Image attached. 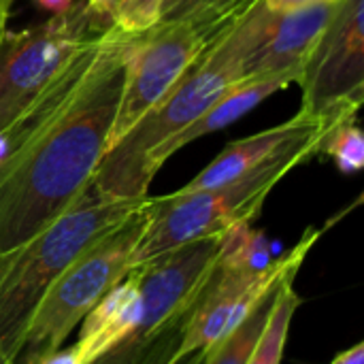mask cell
Here are the masks:
<instances>
[{"mask_svg":"<svg viewBox=\"0 0 364 364\" xmlns=\"http://www.w3.org/2000/svg\"><path fill=\"white\" fill-rule=\"evenodd\" d=\"M290 273H299V271H288L282 279H277L273 284V288L256 303V307L224 337L220 339L209 352H207V358L205 364H247L267 322H269V316H271V309L277 301V294H279V288H282V282L290 275Z\"/></svg>","mask_w":364,"mask_h":364,"instance_id":"cell-16","label":"cell"},{"mask_svg":"<svg viewBox=\"0 0 364 364\" xmlns=\"http://www.w3.org/2000/svg\"><path fill=\"white\" fill-rule=\"evenodd\" d=\"M145 203L107 198L87 190L47 228L0 254V350L15 360L36 305L47 288L98 239Z\"/></svg>","mask_w":364,"mask_h":364,"instance_id":"cell-3","label":"cell"},{"mask_svg":"<svg viewBox=\"0 0 364 364\" xmlns=\"http://www.w3.org/2000/svg\"><path fill=\"white\" fill-rule=\"evenodd\" d=\"M134 36L111 26L87 36L0 132V254L47 228L92 183L109 147Z\"/></svg>","mask_w":364,"mask_h":364,"instance_id":"cell-1","label":"cell"},{"mask_svg":"<svg viewBox=\"0 0 364 364\" xmlns=\"http://www.w3.org/2000/svg\"><path fill=\"white\" fill-rule=\"evenodd\" d=\"M299 83L301 111L328 124L356 117L364 102V0L339 2Z\"/></svg>","mask_w":364,"mask_h":364,"instance_id":"cell-8","label":"cell"},{"mask_svg":"<svg viewBox=\"0 0 364 364\" xmlns=\"http://www.w3.org/2000/svg\"><path fill=\"white\" fill-rule=\"evenodd\" d=\"M0 364H15L11 358H6L4 354H2V350H0Z\"/></svg>","mask_w":364,"mask_h":364,"instance_id":"cell-28","label":"cell"},{"mask_svg":"<svg viewBox=\"0 0 364 364\" xmlns=\"http://www.w3.org/2000/svg\"><path fill=\"white\" fill-rule=\"evenodd\" d=\"M264 6L273 13H284V11H294L301 6H309V4H318V2H326V0H262Z\"/></svg>","mask_w":364,"mask_h":364,"instance_id":"cell-23","label":"cell"},{"mask_svg":"<svg viewBox=\"0 0 364 364\" xmlns=\"http://www.w3.org/2000/svg\"><path fill=\"white\" fill-rule=\"evenodd\" d=\"M11 2H13V0H9V4H11Z\"/></svg>","mask_w":364,"mask_h":364,"instance_id":"cell-29","label":"cell"},{"mask_svg":"<svg viewBox=\"0 0 364 364\" xmlns=\"http://www.w3.org/2000/svg\"><path fill=\"white\" fill-rule=\"evenodd\" d=\"M141 316L139 279L130 269L128 275L115 284L83 318L77 339V350L83 364L94 363L105 352L115 348Z\"/></svg>","mask_w":364,"mask_h":364,"instance_id":"cell-14","label":"cell"},{"mask_svg":"<svg viewBox=\"0 0 364 364\" xmlns=\"http://www.w3.org/2000/svg\"><path fill=\"white\" fill-rule=\"evenodd\" d=\"M256 0H164L158 23H188L207 41L220 36Z\"/></svg>","mask_w":364,"mask_h":364,"instance_id":"cell-15","label":"cell"},{"mask_svg":"<svg viewBox=\"0 0 364 364\" xmlns=\"http://www.w3.org/2000/svg\"><path fill=\"white\" fill-rule=\"evenodd\" d=\"M38 4H41V9L49 11L51 15H58V13L68 11L75 4V0H38Z\"/></svg>","mask_w":364,"mask_h":364,"instance_id":"cell-25","label":"cell"},{"mask_svg":"<svg viewBox=\"0 0 364 364\" xmlns=\"http://www.w3.org/2000/svg\"><path fill=\"white\" fill-rule=\"evenodd\" d=\"M301 77H303L301 70H290V73H279V75H271V77H256V79H243V81L232 83L205 113H200L186 130H181L175 139H171L158 151V156H156L158 171L164 166V162L173 154H177L188 143L235 124L239 117H243L245 113L256 109L264 98L273 96L275 92L288 87L294 81H301Z\"/></svg>","mask_w":364,"mask_h":364,"instance_id":"cell-13","label":"cell"},{"mask_svg":"<svg viewBox=\"0 0 364 364\" xmlns=\"http://www.w3.org/2000/svg\"><path fill=\"white\" fill-rule=\"evenodd\" d=\"M322 230L309 228L303 239L282 258L273 260L264 271H239L213 262L203 288L190 305L183 341L179 356L192 352H209L220 339H224L254 307L256 303L282 279L288 271H299L309 250L320 239Z\"/></svg>","mask_w":364,"mask_h":364,"instance_id":"cell-9","label":"cell"},{"mask_svg":"<svg viewBox=\"0 0 364 364\" xmlns=\"http://www.w3.org/2000/svg\"><path fill=\"white\" fill-rule=\"evenodd\" d=\"M341 0H326L294 11L271 13L267 30L241 66V79L271 77L305 68L314 47L337 13Z\"/></svg>","mask_w":364,"mask_h":364,"instance_id":"cell-11","label":"cell"},{"mask_svg":"<svg viewBox=\"0 0 364 364\" xmlns=\"http://www.w3.org/2000/svg\"><path fill=\"white\" fill-rule=\"evenodd\" d=\"M188 23H156L132 38L109 147H115L183 77L209 45Z\"/></svg>","mask_w":364,"mask_h":364,"instance_id":"cell-10","label":"cell"},{"mask_svg":"<svg viewBox=\"0 0 364 364\" xmlns=\"http://www.w3.org/2000/svg\"><path fill=\"white\" fill-rule=\"evenodd\" d=\"M333 124L326 119L311 115L307 111H299L292 119L273 126L269 130H262L254 136L228 143L224 151L205 168L200 171L188 186L181 188V192H196V190H211L220 188L224 183H230L245 173L254 171L262 162H267L271 156H275L279 149H284L288 143H292L299 136L328 130Z\"/></svg>","mask_w":364,"mask_h":364,"instance_id":"cell-12","label":"cell"},{"mask_svg":"<svg viewBox=\"0 0 364 364\" xmlns=\"http://www.w3.org/2000/svg\"><path fill=\"white\" fill-rule=\"evenodd\" d=\"M34 364H83V360H81V354H79L77 346H70L66 350L58 348V350L49 352L47 356L38 358Z\"/></svg>","mask_w":364,"mask_h":364,"instance_id":"cell-21","label":"cell"},{"mask_svg":"<svg viewBox=\"0 0 364 364\" xmlns=\"http://www.w3.org/2000/svg\"><path fill=\"white\" fill-rule=\"evenodd\" d=\"M115 4H117V0H85L87 11L98 26H102L105 21L111 23V15H113Z\"/></svg>","mask_w":364,"mask_h":364,"instance_id":"cell-22","label":"cell"},{"mask_svg":"<svg viewBox=\"0 0 364 364\" xmlns=\"http://www.w3.org/2000/svg\"><path fill=\"white\" fill-rule=\"evenodd\" d=\"M205 358H207V352L200 350V352H192V354L179 358L175 364H205Z\"/></svg>","mask_w":364,"mask_h":364,"instance_id":"cell-26","label":"cell"},{"mask_svg":"<svg viewBox=\"0 0 364 364\" xmlns=\"http://www.w3.org/2000/svg\"><path fill=\"white\" fill-rule=\"evenodd\" d=\"M271 243L262 230L252 228V222H241L220 237L215 262L239 271H264L273 262Z\"/></svg>","mask_w":364,"mask_h":364,"instance_id":"cell-18","label":"cell"},{"mask_svg":"<svg viewBox=\"0 0 364 364\" xmlns=\"http://www.w3.org/2000/svg\"><path fill=\"white\" fill-rule=\"evenodd\" d=\"M220 237L179 245L132 267L139 279L141 316L115 348L90 364L177 363L190 305L215 262Z\"/></svg>","mask_w":364,"mask_h":364,"instance_id":"cell-5","label":"cell"},{"mask_svg":"<svg viewBox=\"0 0 364 364\" xmlns=\"http://www.w3.org/2000/svg\"><path fill=\"white\" fill-rule=\"evenodd\" d=\"M98 28L85 2L51 15L0 43V132L6 130L47 90L75 49Z\"/></svg>","mask_w":364,"mask_h":364,"instance_id":"cell-7","label":"cell"},{"mask_svg":"<svg viewBox=\"0 0 364 364\" xmlns=\"http://www.w3.org/2000/svg\"><path fill=\"white\" fill-rule=\"evenodd\" d=\"M324 132L326 130L294 139L254 171L220 188L196 192L177 190L168 196L151 198V218L134 247L132 267L179 245L220 237L235 224L252 222L271 190L294 166L318 154Z\"/></svg>","mask_w":364,"mask_h":364,"instance_id":"cell-4","label":"cell"},{"mask_svg":"<svg viewBox=\"0 0 364 364\" xmlns=\"http://www.w3.org/2000/svg\"><path fill=\"white\" fill-rule=\"evenodd\" d=\"M271 13L262 0H256L215 36L173 90L102 156L90 188L107 198H147L158 175V151L241 79V66L260 43Z\"/></svg>","mask_w":364,"mask_h":364,"instance_id":"cell-2","label":"cell"},{"mask_svg":"<svg viewBox=\"0 0 364 364\" xmlns=\"http://www.w3.org/2000/svg\"><path fill=\"white\" fill-rule=\"evenodd\" d=\"M151 218V198L90 245L43 294L26 328L15 364H34L58 350L90 309L132 269L134 247Z\"/></svg>","mask_w":364,"mask_h":364,"instance_id":"cell-6","label":"cell"},{"mask_svg":"<svg viewBox=\"0 0 364 364\" xmlns=\"http://www.w3.org/2000/svg\"><path fill=\"white\" fill-rule=\"evenodd\" d=\"M331 364H364V343H356L354 348L346 350Z\"/></svg>","mask_w":364,"mask_h":364,"instance_id":"cell-24","label":"cell"},{"mask_svg":"<svg viewBox=\"0 0 364 364\" xmlns=\"http://www.w3.org/2000/svg\"><path fill=\"white\" fill-rule=\"evenodd\" d=\"M294 279L296 273H290L279 288L277 301L271 309L269 322L250 356L247 364H279L284 358L288 333H290V322L301 305V299L294 290Z\"/></svg>","mask_w":364,"mask_h":364,"instance_id":"cell-17","label":"cell"},{"mask_svg":"<svg viewBox=\"0 0 364 364\" xmlns=\"http://www.w3.org/2000/svg\"><path fill=\"white\" fill-rule=\"evenodd\" d=\"M162 4L164 0H117L109 26L122 34H143L158 23Z\"/></svg>","mask_w":364,"mask_h":364,"instance_id":"cell-20","label":"cell"},{"mask_svg":"<svg viewBox=\"0 0 364 364\" xmlns=\"http://www.w3.org/2000/svg\"><path fill=\"white\" fill-rule=\"evenodd\" d=\"M9 0H0V43H2V36L6 32V15H9Z\"/></svg>","mask_w":364,"mask_h":364,"instance_id":"cell-27","label":"cell"},{"mask_svg":"<svg viewBox=\"0 0 364 364\" xmlns=\"http://www.w3.org/2000/svg\"><path fill=\"white\" fill-rule=\"evenodd\" d=\"M318 154L331 156L341 173H358L364 166V134L356 117L333 124L324 132Z\"/></svg>","mask_w":364,"mask_h":364,"instance_id":"cell-19","label":"cell"}]
</instances>
